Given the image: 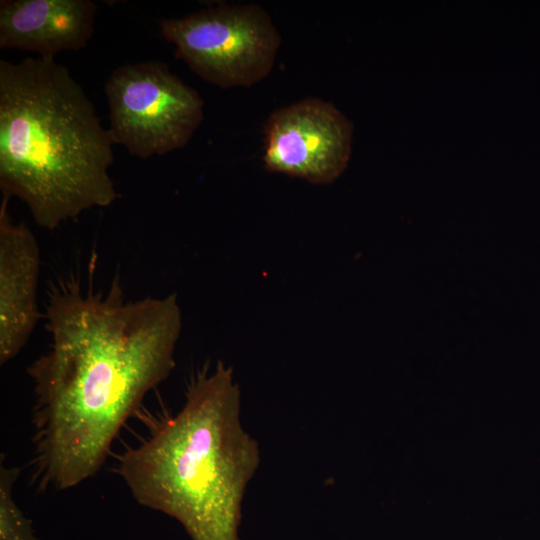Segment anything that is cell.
Segmentation results:
<instances>
[{"instance_id": "cell-9", "label": "cell", "mask_w": 540, "mask_h": 540, "mask_svg": "<svg viewBox=\"0 0 540 540\" xmlns=\"http://www.w3.org/2000/svg\"><path fill=\"white\" fill-rule=\"evenodd\" d=\"M19 474L17 467L0 466V540H40L14 500L13 489Z\"/></svg>"}, {"instance_id": "cell-3", "label": "cell", "mask_w": 540, "mask_h": 540, "mask_svg": "<svg viewBox=\"0 0 540 540\" xmlns=\"http://www.w3.org/2000/svg\"><path fill=\"white\" fill-rule=\"evenodd\" d=\"M114 140L80 84L54 57L0 60V188L53 231L119 194Z\"/></svg>"}, {"instance_id": "cell-1", "label": "cell", "mask_w": 540, "mask_h": 540, "mask_svg": "<svg viewBox=\"0 0 540 540\" xmlns=\"http://www.w3.org/2000/svg\"><path fill=\"white\" fill-rule=\"evenodd\" d=\"M76 274L52 281L50 342L28 367L33 386L31 485L64 491L93 477L146 395L171 374L182 330L177 294L127 300Z\"/></svg>"}, {"instance_id": "cell-5", "label": "cell", "mask_w": 540, "mask_h": 540, "mask_svg": "<svg viewBox=\"0 0 540 540\" xmlns=\"http://www.w3.org/2000/svg\"><path fill=\"white\" fill-rule=\"evenodd\" d=\"M114 143L139 158L184 147L204 119V101L158 61L125 64L105 84Z\"/></svg>"}, {"instance_id": "cell-8", "label": "cell", "mask_w": 540, "mask_h": 540, "mask_svg": "<svg viewBox=\"0 0 540 540\" xmlns=\"http://www.w3.org/2000/svg\"><path fill=\"white\" fill-rule=\"evenodd\" d=\"M96 11L90 0H2L0 48L41 57L78 51L94 33Z\"/></svg>"}, {"instance_id": "cell-6", "label": "cell", "mask_w": 540, "mask_h": 540, "mask_svg": "<svg viewBox=\"0 0 540 540\" xmlns=\"http://www.w3.org/2000/svg\"><path fill=\"white\" fill-rule=\"evenodd\" d=\"M352 136V122L334 104L308 97L269 115L262 162L272 173L329 184L348 165Z\"/></svg>"}, {"instance_id": "cell-4", "label": "cell", "mask_w": 540, "mask_h": 540, "mask_svg": "<svg viewBox=\"0 0 540 540\" xmlns=\"http://www.w3.org/2000/svg\"><path fill=\"white\" fill-rule=\"evenodd\" d=\"M164 39L203 80L221 88L249 87L273 69L281 35L260 5L219 3L159 23Z\"/></svg>"}, {"instance_id": "cell-7", "label": "cell", "mask_w": 540, "mask_h": 540, "mask_svg": "<svg viewBox=\"0 0 540 540\" xmlns=\"http://www.w3.org/2000/svg\"><path fill=\"white\" fill-rule=\"evenodd\" d=\"M7 197L0 206V364L14 359L40 317L37 288L40 249L24 223L12 221Z\"/></svg>"}, {"instance_id": "cell-2", "label": "cell", "mask_w": 540, "mask_h": 540, "mask_svg": "<svg viewBox=\"0 0 540 540\" xmlns=\"http://www.w3.org/2000/svg\"><path fill=\"white\" fill-rule=\"evenodd\" d=\"M233 369L218 360L189 378L173 414H144L145 432L115 456V473L146 508L177 520L191 540H241L242 502L260 464L243 428Z\"/></svg>"}]
</instances>
